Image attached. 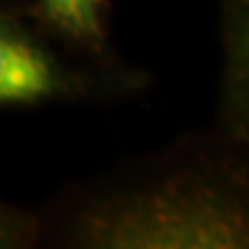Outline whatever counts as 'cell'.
Returning a JSON list of instances; mask_svg holds the SVG:
<instances>
[{"mask_svg":"<svg viewBox=\"0 0 249 249\" xmlns=\"http://www.w3.org/2000/svg\"><path fill=\"white\" fill-rule=\"evenodd\" d=\"M245 145L217 129L189 134L71 187L39 214L42 240L76 249L249 247Z\"/></svg>","mask_w":249,"mask_h":249,"instance_id":"obj_1","label":"cell"},{"mask_svg":"<svg viewBox=\"0 0 249 249\" xmlns=\"http://www.w3.org/2000/svg\"><path fill=\"white\" fill-rule=\"evenodd\" d=\"M42 242V217L0 198V249H28Z\"/></svg>","mask_w":249,"mask_h":249,"instance_id":"obj_4","label":"cell"},{"mask_svg":"<svg viewBox=\"0 0 249 249\" xmlns=\"http://www.w3.org/2000/svg\"><path fill=\"white\" fill-rule=\"evenodd\" d=\"M28 12L49 35L76 55L118 62L111 44L108 0H33Z\"/></svg>","mask_w":249,"mask_h":249,"instance_id":"obj_3","label":"cell"},{"mask_svg":"<svg viewBox=\"0 0 249 249\" xmlns=\"http://www.w3.org/2000/svg\"><path fill=\"white\" fill-rule=\"evenodd\" d=\"M148 71L76 55L46 33L26 0H0V111L113 102L148 88Z\"/></svg>","mask_w":249,"mask_h":249,"instance_id":"obj_2","label":"cell"}]
</instances>
